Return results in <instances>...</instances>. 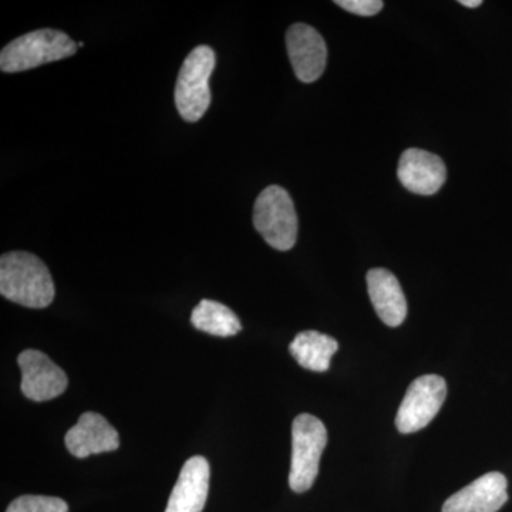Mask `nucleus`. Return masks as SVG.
Here are the masks:
<instances>
[{
    "label": "nucleus",
    "instance_id": "13",
    "mask_svg": "<svg viewBox=\"0 0 512 512\" xmlns=\"http://www.w3.org/2000/svg\"><path fill=\"white\" fill-rule=\"evenodd\" d=\"M367 291L373 308L383 323L397 328L407 318V301L402 286L392 272L384 268L367 272Z\"/></svg>",
    "mask_w": 512,
    "mask_h": 512
},
{
    "label": "nucleus",
    "instance_id": "14",
    "mask_svg": "<svg viewBox=\"0 0 512 512\" xmlns=\"http://www.w3.org/2000/svg\"><path fill=\"white\" fill-rule=\"evenodd\" d=\"M338 349V340L316 330L298 333L289 346V352L303 369L318 373L329 370L330 359Z\"/></svg>",
    "mask_w": 512,
    "mask_h": 512
},
{
    "label": "nucleus",
    "instance_id": "6",
    "mask_svg": "<svg viewBox=\"0 0 512 512\" xmlns=\"http://www.w3.org/2000/svg\"><path fill=\"white\" fill-rule=\"evenodd\" d=\"M447 396L446 380L437 375L421 376L410 384L396 416L397 430L412 434L429 426Z\"/></svg>",
    "mask_w": 512,
    "mask_h": 512
},
{
    "label": "nucleus",
    "instance_id": "4",
    "mask_svg": "<svg viewBox=\"0 0 512 512\" xmlns=\"http://www.w3.org/2000/svg\"><path fill=\"white\" fill-rule=\"evenodd\" d=\"M254 225L269 247L289 251L298 238V215L289 192L269 185L258 195L254 207Z\"/></svg>",
    "mask_w": 512,
    "mask_h": 512
},
{
    "label": "nucleus",
    "instance_id": "7",
    "mask_svg": "<svg viewBox=\"0 0 512 512\" xmlns=\"http://www.w3.org/2000/svg\"><path fill=\"white\" fill-rule=\"evenodd\" d=\"M18 365L22 370L20 389L33 402H47L66 392L67 379L63 369L46 353L28 349L20 353Z\"/></svg>",
    "mask_w": 512,
    "mask_h": 512
},
{
    "label": "nucleus",
    "instance_id": "2",
    "mask_svg": "<svg viewBox=\"0 0 512 512\" xmlns=\"http://www.w3.org/2000/svg\"><path fill=\"white\" fill-rule=\"evenodd\" d=\"M72 37L55 29H40L12 40L0 53L3 73H19L42 64L57 62L76 55Z\"/></svg>",
    "mask_w": 512,
    "mask_h": 512
},
{
    "label": "nucleus",
    "instance_id": "9",
    "mask_svg": "<svg viewBox=\"0 0 512 512\" xmlns=\"http://www.w3.org/2000/svg\"><path fill=\"white\" fill-rule=\"evenodd\" d=\"M397 177L403 187L414 194L433 195L446 183L444 161L420 148H409L400 157Z\"/></svg>",
    "mask_w": 512,
    "mask_h": 512
},
{
    "label": "nucleus",
    "instance_id": "19",
    "mask_svg": "<svg viewBox=\"0 0 512 512\" xmlns=\"http://www.w3.org/2000/svg\"><path fill=\"white\" fill-rule=\"evenodd\" d=\"M84 46V43L83 42H79L77 43V47H83Z\"/></svg>",
    "mask_w": 512,
    "mask_h": 512
},
{
    "label": "nucleus",
    "instance_id": "8",
    "mask_svg": "<svg viewBox=\"0 0 512 512\" xmlns=\"http://www.w3.org/2000/svg\"><path fill=\"white\" fill-rule=\"evenodd\" d=\"M286 47L296 77L302 83H313L322 76L328 62V47L318 30L296 23L286 33Z\"/></svg>",
    "mask_w": 512,
    "mask_h": 512
},
{
    "label": "nucleus",
    "instance_id": "11",
    "mask_svg": "<svg viewBox=\"0 0 512 512\" xmlns=\"http://www.w3.org/2000/svg\"><path fill=\"white\" fill-rule=\"evenodd\" d=\"M72 456L86 458L92 454L109 453L120 447L117 430L101 414L87 412L64 437Z\"/></svg>",
    "mask_w": 512,
    "mask_h": 512
},
{
    "label": "nucleus",
    "instance_id": "10",
    "mask_svg": "<svg viewBox=\"0 0 512 512\" xmlns=\"http://www.w3.org/2000/svg\"><path fill=\"white\" fill-rule=\"evenodd\" d=\"M508 481L504 474L493 471L477 478L463 490L451 495L443 512H497L508 501Z\"/></svg>",
    "mask_w": 512,
    "mask_h": 512
},
{
    "label": "nucleus",
    "instance_id": "5",
    "mask_svg": "<svg viewBox=\"0 0 512 512\" xmlns=\"http://www.w3.org/2000/svg\"><path fill=\"white\" fill-rule=\"evenodd\" d=\"M328 444L325 424L312 414H299L292 424L289 485L295 493L311 490L319 474L320 457Z\"/></svg>",
    "mask_w": 512,
    "mask_h": 512
},
{
    "label": "nucleus",
    "instance_id": "17",
    "mask_svg": "<svg viewBox=\"0 0 512 512\" xmlns=\"http://www.w3.org/2000/svg\"><path fill=\"white\" fill-rule=\"evenodd\" d=\"M335 3L353 15L366 16V18L377 15L384 6L380 0H338Z\"/></svg>",
    "mask_w": 512,
    "mask_h": 512
},
{
    "label": "nucleus",
    "instance_id": "1",
    "mask_svg": "<svg viewBox=\"0 0 512 512\" xmlns=\"http://www.w3.org/2000/svg\"><path fill=\"white\" fill-rule=\"evenodd\" d=\"M0 293L26 308H47L55 299V284L42 259L29 252H8L0 258Z\"/></svg>",
    "mask_w": 512,
    "mask_h": 512
},
{
    "label": "nucleus",
    "instance_id": "15",
    "mask_svg": "<svg viewBox=\"0 0 512 512\" xmlns=\"http://www.w3.org/2000/svg\"><path fill=\"white\" fill-rule=\"evenodd\" d=\"M191 323L195 329L210 333L218 338H229L241 332V320L234 311L220 302L202 299L191 315Z\"/></svg>",
    "mask_w": 512,
    "mask_h": 512
},
{
    "label": "nucleus",
    "instance_id": "16",
    "mask_svg": "<svg viewBox=\"0 0 512 512\" xmlns=\"http://www.w3.org/2000/svg\"><path fill=\"white\" fill-rule=\"evenodd\" d=\"M6 512H69V505L62 498L22 495L10 503Z\"/></svg>",
    "mask_w": 512,
    "mask_h": 512
},
{
    "label": "nucleus",
    "instance_id": "3",
    "mask_svg": "<svg viewBox=\"0 0 512 512\" xmlns=\"http://www.w3.org/2000/svg\"><path fill=\"white\" fill-rule=\"evenodd\" d=\"M215 63L214 50L205 45L195 47L184 60L175 84V106L188 123L201 120L210 107V79Z\"/></svg>",
    "mask_w": 512,
    "mask_h": 512
},
{
    "label": "nucleus",
    "instance_id": "12",
    "mask_svg": "<svg viewBox=\"0 0 512 512\" xmlns=\"http://www.w3.org/2000/svg\"><path fill=\"white\" fill-rule=\"evenodd\" d=\"M210 463L202 456L185 461L165 512H202L210 491Z\"/></svg>",
    "mask_w": 512,
    "mask_h": 512
},
{
    "label": "nucleus",
    "instance_id": "18",
    "mask_svg": "<svg viewBox=\"0 0 512 512\" xmlns=\"http://www.w3.org/2000/svg\"><path fill=\"white\" fill-rule=\"evenodd\" d=\"M460 5L466 6V8H478V6L483 5L481 0H461Z\"/></svg>",
    "mask_w": 512,
    "mask_h": 512
}]
</instances>
